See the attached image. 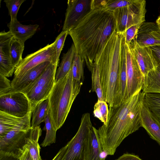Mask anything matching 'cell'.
Here are the masks:
<instances>
[{
	"label": "cell",
	"mask_w": 160,
	"mask_h": 160,
	"mask_svg": "<svg viewBox=\"0 0 160 160\" xmlns=\"http://www.w3.org/2000/svg\"><path fill=\"white\" fill-rule=\"evenodd\" d=\"M113 12L104 8L92 9L74 28L68 31L75 48L91 72L95 59L115 31Z\"/></svg>",
	"instance_id": "6da1fadb"
},
{
	"label": "cell",
	"mask_w": 160,
	"mask_h": 160,
	"mask_svg": "<svg viewBox=\"0 0 160 160\" xmlns=\"http://www.w3.org/2000/svg\"><path fill=\"white\" fill-rule=\"evenodd\" d=\"M139 90L120 105L109 107L107 124L97 129L103 151L113 155L124 139L141 127L140 112L145 93Z\"/></svg>",
	"instance_id": "7a4b0ae2"
},
{
	"label": "cell",
	"mask_w": 160,
	"mask_h": 160,
	"mask_svg": "<svg viewBox=\"0 0 160 160\" xmlns=\"http://www.w3.org/2000/svg\"><path fill=\"white\" fill-rule=\"evenodd\" d=\"M124 38L123 33L115 31L95 61L94 63L99 66L104 101L109 107H116L122 103L120 77L121 57Z\"/></svg>",
	"instance_id": "3957f363"
},
{
	"label": "cell",
	"mask_w": 160,
	"mask_h": 160,
	"mask_svg": "<svg viewBox=\"0 0 160 160\" xmlns=\"http://www.w3.org/2000/svg\"><path fill=\"white\" fill-rule=\"evenodd\" d=\"M82 83L73 79L71 69L64 78L55 82L48 99L49 114L56 130L64 123Z\"/></svg>",
	"instance_id": "277c9868"
},
{
	"label": "cell",
	"mask_w": 160,
	"mask_h": 160,
	"mask_svg": "<svg viewBox=\"0 0 160 160\" xmlns=\"http://www.w3.org/2000/svg\"><path fill=\"white\" fill-rule=\"evenodd\" d=\"M92 127L90 114H83L77 132L64 146V151L60 160H86L90 132Z\"/></svg>",
	"instance_id": "5b68a950"
},
{
	"label": "cell",
	"mask_w": 160,
	"mask_h": 160,
	"mask_svg": "<svg viewBox=\"0 0 160 160\" xmlns=\"http://www.w3.org/2000/svg\"><path fill=\"white\" fill-rule=\"evenodd\" d=\"M57 67L50 63L41 75L22 92L30 101L33 109L38 103L48 98L55 83Z\"/></svg>",
	"instance_id": "8992f818"
},
{
	"label": "cell",
	"mask_w": 160,
	"mask_h": 160,
	"mask_svg": "<svg viewBox=\"0 0 160 160\" xmlns=\"http://www.w3.org/2000/svg\"><path fill=\"white\" fill-rule=\"evenodd\" d=\"M146 2L134 0L127 7L118 8L113 12L116 23L115 31L124 33L131 27L145 22Z\"/></svg>",
	"instance_id": "52a82bcc"
},
{
	"label": "cell",
	"mask_w": 160,
	"mask_h": 160,
	"mask_svg": "<svg viewBox=\"0 0 160 160\" xmlns=\"http://www.w3.org/2000/svg\"><path fill=\"white\" fill-rule=\"evenodd\" d=\"M47 62L58 66L54 42L22 58L15 68L13 78L22 76L32 68Z\"/></svg>",
	"instance_id": "ba28073f"
},
{
	"label": "cell",
	"mask_w": 160,
	"mask_h": 160,
	"mask_svg": "<svg viewBox=\"0 0 160 160\" xmlns=\"http://www.w3.org/2000/svg\"><path fill=\"white\" fill-rule=\"evenodd\" d=\"M32 105L22 92H10L0 95V111L18 117H24L32 111Z\"/></svg>",
	"instance_id": "9c48e42d"
},
{
	"label": "cell",
	"mask_w": 160,
	"mask_h": 160,
	"mask_svg": "<svg viewBox=\"0 0 160 160\" xmlns=\"http://www.w3.org/2000/svg\"><path fill=\"white\" fill-rule=\"evenodd\" d=\"M127 75V100L139 90H142L144 77L129 48L125 42Z\"/></svg>",
	"instance_id": "30bf717a"
},
{
	"label": "cell",
	"mask_w": 160,
	"mask_h": 160,
	"mask_svg": "<svg viewBox=\"0 0 160 160\" xmlns=\"http://www.w3.org/2000/svg\"><path fill=\"white\" fill-rule=\"evenodd\" d=\"M28 131L14 130L0 137V152L19 158L27 146L26 137Z\"/></svg>",
	"instance_id": "8fae6325"
},
{
	"label": "cell",
	"mask_w": 160,
	"mask_h": 160,
	"mask_svg": "<svg viewBox=\"0 0 160 160\" xmlns=\"http://www.w3.org/2000/svg\"><path fill=\"white\" fill-rule=\"evenodd\" d=\"M92 0H68L62 31H69L76 27L92 10Z\"/></svg>",
	"instance_id": "7c38bea8"
},
{
	"label": "cell",
	"mask_w": 160,
	"mask_h": 160,
	"mask_svg": "<svg viewBox=\"0 0 160 160\" xmlns=\"http://www.w3.org/2000/svg\"><path fill=\"white\" fill-rule=\"evenodd\" d=\"M129 47L144 77L158 66V62L150 47H140L137 43L135 38L131 42Z\"/></svg>",
	"instance_id": "4fadbf2b"
},
{
	"label": "cell",
	"mask_w": 160,
	"mask_h": 160,
	"mask_svg": "<svg viewBox=\"0 0 160 160\" xmlns=\"http://www.w3.org/2000/svg\"><path fill=\"white\" fill-rule=\"evenodd\" d=\"M32 112L24 117H18L0 111V137L14 130L24 131L29 130L31 128Z\"/></svg>",
	"instance_id": "5bb4252c"
},
{
	"label": "cell",
	"mask_w": 160,
	"mask_h": 160,
	"mask_svg": "<svg viewBox=\"0 0 160 160\" xmlns=\"http://www.w3.org/2000/svg\"><path fill=\"white\" fill-rule=\"evenodd\" d=\"M13 35L8 31L0 33V73L9 77L14 73L15 68L10 55V45Z\"/></svg>",
	"instance_id": "9a60e30c"
},
{
	"label": "cell",
	"mask_w": 160,
	"mask_h": 160,
	"mask_svg": "<svg viewBox=\"0 0 160 160\" xmlns=\"http://www.w3.org/2000/svg\"><path fill=\"white\" fill-rule=\"evenodd\" d=\"M135 39L142 47L160 46V27L156 23L145 22Z\"/></svg>",
	"instance_id": "2e32d148"
},
{
	"label": "cell",
	"mask_w": 160,
	"mask_h": 160,
	"mask_svg": "<svg viewBox=\"0 0 160 160\" xmlns=\"http://www.w3.org/2000/svg\"><path fill=\"white\" fill-rule=\"evenodd\" d=\"M140 117L141 127L160 146V122L149 109L144 100L141 105Z\"/></svg>",
	"instance_id": "e0dca14e"
},
{
	"label": "cell",
	"mask_w": 160,
	"mask_h": 160,
	"mask_svg": "<svg viewBox=\"0 0 160 160\" xmlns=\"http://www.w3.org/2000/svg\"><path fill=\"white\" fill-rule=\"evenodd\" d=\"M51 62H43L32 68L22 76L13 78L11 81L10 92H22L32 84Z\"/></svg>",
	"instance_id": "ac0fdd59"
},
{
	"label": "cell",
	"mask_w": 160,
	"mask_h": 160,
	"mask_svg": "<svg viewBox=\"0 0 160 160\" xmlns=\"http://www.w3.org/2000/svg\"><path fill=\"white\" fill-rule=\"evenodd\" d=\"M104 153L97 129L92 126L90 132L86 160H105L106 155H104Z\"/></svg>",
	"instance_id": "d6986e66"
},
{
	"label": "cell",
	"mask_w": 160,
	"mask_h": 160,
	"mask_svg": "<svg viewBox=\"0 0 160 160\" xmlns=\"http://www.w3.org/2000/svg\"><path fill=\"white\" fill-rule=\"evenodd\" d=\"M7 26L9 28V31L13 37L23 43L35 34L39 27L36 24L23 25L18 20L10 21Z\"/></svg>",
	"instance_id": "ffe728a7"
},
{
	"label": "cell",
	"mask_w": 160,
	"mask_h": 160,
	"mask_svg": "<svg viewBox=\"0 0 160 160\" xmlns=\"http://www.w3.org/2000/svg\"><path fill=\"white\" fill-rule=\"evenodd\" d=\"M142 90L145 94H160V65L159 64L156 69L149 72L144 77Z\"/></svg>",
	"instance_id": "44dd1931"
},
{
	"label": "cell",
	"mask_w": 160,
	"mask_h": 160,
	"mask_svg": "<svg viewBox=\"0 0 160 160\" xmlns=\"http://www.w3.org/2000/svg\"><path fill=\"white\" fill-rule=\"evenodd\" d=\"M42 130L40 126L31 128L26 137V143L29 152L34 160H42L40 155V147L38 143Z\"/></svg>",
	"instance_id": "7402d4cb"
},
{
	"label": "cell",
	"mask_w": 160,
	"mask_h": 160,
	"mask_svg": "<svg viewBox=\"0 0 160 160\" xmlns=\"http://www.w3.org/2000/svg\"><path fill=\"white\" fill-rule=\"evenodd\" d=\"M75 54V48L73 44H72L67 52L63 54L61 62L56 71L55 82L64 78L69 72Z\"/></svg>",
	"instance_id": "603a6c76"
},
{
	"label": "cell",
	"mask_w": 160,
	"mask_h": 160,
	"mask_svg": "<svg viewBox=\"0 0 160 160\" xmlns=\"http://www.w3.org/2000/svg\"><path fill=\"white\" fill-rule=\"evenodd\" d=\"M49 111L48 98L38 103L32 111L31 128L39 126L40 124L44 122Z\"/></svg>",
	"instance_id": "cb8c5ba5"
},
{
	"label": "cell",
	"mask_w": 160,
	"mask_h": 160,
	"mask_svg": "<svg viewBox=\"0 0 160 160\" xmlns=\"http://www.w3.org/2000/svg\"><path fill=\"white\" fill-rule=\"evenodd\" d=\"M120 83L121 96L122 103L127 100V75L125 38L123 40L121 57Z\"/></svg>",
	"instance_id": "d4e9b609"
},
{
	"label": "cell",
	"mask_w": 160,
	"mask_h": 160,
	"mask_svg": "<svg viewBox=\"0 0 160 160\" xmlns=\"http://www.w3.org/2000/svg\"><path fill=\"white\" fill-rule=\"evenodd\" d=\"M24 43L16 38L13 36L10 45V52L12 63L15 68L22 60Z\"/></svg>",
	"instance_id": "484cf974"
},
{
	"label": "cell",
	"mask_w": 160,
	"mask_h": 160,
	"mask_svg": "<svg viewBox=\"0 0 160 160\" xmlns=\"http://www.w3.org/2000/svg\"><path fill=\"white\" fill-rule=\"evenodd\" d=\"M91 91L97 94L98 100L104 101L101 81L99 67L98 64L94 63L92 70Z\"/></svg>",
	"instance_id": "4316f807"
},
{
	"label": "cell",
	"mask_w": 160,
	"mask_h": 160,
	"mask_svg": "<svg viewBox=\"0 0 160 160\" xmlns=\"http://www.w3.org/2000/svg\"><path fill=\"white\" fill-rule=\"evenodd\" d=\"M144 101L160 122V94L145 93Z\"/></svg>",
	"instance_id": "83f0119b"
},
{
	"label": "cell",
	"mask_w": 160,
	"mask_h": 160,
	"mask_svg": "<svg viewBox=\"0 0 160 160\" xmlns=\"http://www.w3.org/2000/svg\"><path fill=\"white\" fill-rule=\"evenodd\" d=\"M44 122L46 132L45 138L41 144V145L42 147L49 146L55 142L57 131L52 124L49 112Z\"/></svg>",
	"instance_id": "f1b7e54d"
},
{
	"label": "cell",
	"mask_w": 160,
	"mask_h": 160,
	"mask_svg": "<svg viewBox=\"0 0 160 160\" xmlns=\"http://www.w3.org/2000/svg\"><path fill=\"white\" fill-rule=\"evenodd\" d=\"M84 62L81 56L76 53L71 68L73 79L82 82L84 80Z\"/></svg>",
	"instance_id": "f546056e"
},
{
	"label": "cell",
	"mask_w": 160,
	"mask_h": 160,
	"mask_svg": "<svg viewBox=\"0 0 160 160\" xmlns=\"http://www.w3.org/2000/svg\"><path fill=\"white\" fill-rule=\"evenodd\" d=\"M109 109L107 103L105 101L98 100L95 103L93 111L94 116L106 125L108 120Z\"/></svg>",
	"instance_id": "4dcf8cb0"
},
{
	"label": "cell",
	"mask_w": 160,
	"mask_h": 160,
	"mask_svg": "<svg viewBox=\"0 0 160 160\" xmlns=\"http://www.w3.org/2000/svg\"><path fill=\"white\" fill-rule=\"evenodd\" d=\"M25 0H5L6 6L8 10V13L11 18V21L17 20L18 13L22 4L25 1Z\"/></svg>",
	"instance_id": "1f68e13d"
},
{
	"label": "cell",
	"mask_w": 160,
	"mask_h": 160,
	"mask_svg": "<svg viewBox=\"0 0 160 160\" xmlns=\"http://www.w3.org/2000/svg\"><path fill=\"white\" fill-rule=\"evenodd\" d=\"M68 34V31H62L57 37L54 42V47L56 55V62L58 64L59 61V56L64 46L65 39Z\"/></svg>",
	"instance_id": "d6a6232c"
},
{
	"label": "cell",
	"mask_w": 160,
	"mask_h": 160,
	"mask_svg": "<svg viewBox=\"0 0 160 160\" xmlns=\"http://www.w3.org/2000/svg\"><path fill=\"white\" fill-rule=\"evenodd\" d=\"M143 23H140L131 27L123 33L125 43L129 46L137 35L139 29Z\"/></svg>",
	"instance_id": "836d02e7"
},
{
	"label": "cell",
	"mask_w": 160,
	"mask_h": 160,
	"mask_svg": "<svg viewBox=\"0 0 160 160\" xmlns=\"http://www.w3.org/2000/svg\"><path fill=\"white\" fill-rule=\"evenodd\" d=\"M11 82L7 77L0 73V95L10 92Z\"/></svg>",
	"instance_id": "e575fe53"
},
{
	"label": "cell",
	"mask_w": 160,
	"mask_h": 160,
	"mask_svg": "<svg viewBox=\"0 0 160 160\" xmlns=\"http://www.w3.org/2000/svg\"><path fill=\"white\" fill-rule=\"evenodd\" d=\"M115 160H142L138 155L126 153L119 157Z\"/></svg>",
	"instance_id": "d590c367"
},
{
	"label": "cell",
	"mask_w": 160,
	"mask_h": 160,
	"mask_svg": "<svg viewBox=\"0 0 160 160\" xmlns=\"http://www.w3.org/2000/svg\"><path fill=\"white\" fill-rule=\"evenodd\" d=\"M19 160H34L32 157L27 145L22 154L19 158Z\"/></svg>",
	"instance_id": "8d00e7d4"
},
{
	"label": "cell",
	"mask_w": 160,
	"mask_h": 160,
	"mask_svg": "<svg viewBox=\"0 0 160 160\" xmlns=\"http://www.w3.org/2000/svg\"><path fill=\"white\" fill-rule=\"evenodd\" d=\"M158 64L160 65V46L150 47Z\"/></svg>",
	"instance_id": "74e56055"
},
{
	"label": "cell",
	"mask_w": 160,
	"mask_h": 160,
	"mask_svg": "<svg viewBox=\"0 0 160 160\" xmlns=\"http://www.w3.org/2000/svg\"><path fill=\"white\" fill-rule=\"evenodd\" d=\"M0 160H19V158L13 156L0 152Z\"/></svg>",
	"instance_id": "f35d334b"
},
{
	"label": "cell",
	"mask_w": 160,
	"mask_h": 160,
	"mask_svg": "<svg viewBox=\"0 0 160 160\" xmlns=\"http://www.w3.org/2000/svg\"><path fill=\"white\" fill-rule=\"evenodd\" d=\"M64 146L62 148L52 160H60L64 151Z\"/></svg>",
	"instance_id": "ab89813d"
},
{
	"label": "cell",
	"mask_w": 160,
	"mask_h": 160,
	"mask_svg": "<svg viewBox=\"0 0 160 160\" xmlns=\"http://www.w3.org/2000/svg\"><path fill=\"white\" fill-rule=\"evenodd\" d=\"M156 23L160 27V15H159L156 21Z\"/></svg>",
	"instance_id": "60d3db41"
}]
</instances>
